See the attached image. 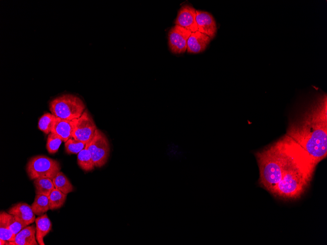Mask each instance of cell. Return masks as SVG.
<instances>
[{
	"label": "cell",
	"instance_id": "1",
	"mask_svg": "<svg viewBox=\"0 0 327 245\" xmlns=\"http://www.w3.org/2000/svg\"><path fill=\"white\" fill-rule=\"evenodd\" d=\"M289 125L283 137L315 168L327 154V97L318 95Z\"/></svg>",
	"mask_w": 327,
	"mask_h": 245
},
{
	"label": "cell",
	"instance_id": "2",
	"mask_svg": "<svg viewBox=\"0 0 327 245\" xmlns=\"http://www.w3.org/2000/svg\"><path fill=\"white\" fill-rule=\"evenodd\" d=\"M282 148L287 156L286 162L282 178L272 194L284 199H296L305 191L313 172Z\"/></svg>",
	"mask_w": 327,
	"mask_h": 245
},
{
	"label": "cell",
	"instance_id": "3",
	"mask_svg": "<svg viewBox=\"0 0 327 245\" xmlns=\"http://www.w3.org/2000/svg\"><path fill=\"white\" fill-rule=\"evenodd\" d=\"M255 155L259 170V183L272 194L282 178L286 154L278 141Z\"/></svg>",
	"mask_w": 327,
	"mask_h": 245
},
{
	"label": "cell",
	"instance_id": "4",
	"mask_svg": "<svg viewBox=\"0 0 327 245\" xmlns=\"http://www.w3.org/2000/svg\"><path fill=\"white\" fill-rule=\"evenodd\" d=\"M49 110L56 117L67 120L78 118L86 110L85 105L79 97L66 94L53 99Z\"/></svg>",
	"mask_w": 327,
	"mask_h": 245
},
{
	"label": "cell",
	"instance_id": "5",
	"mask_svg": "<svg viewBox=\"0 0 327 245\" xmlns=\"http://www.w3.org/2000/svg\"><path fill=\"white\" fill-rule=\"evenodd\" d=\"M61 169L59 162L44 155L30 157L26 165L27 174L31 180L49 178L52 180Z\"/></svg>",
	"mask_w": 327,
	"mask_h": 245
},
{
	"label": "cell",
	"instance_id": "6",
	"mask_svg": "<svg viewBox=\"0 0 327 245\" xmlns=\"http://www.w3.org/2000/svg\"><path fill=\"white\" fill-rule=\"evenodd\" d=\"M95 167H101L107 162L110 147L106 135L97 129L93 137L86 144Z\"/></svg>",
	"mask_w": 327,
	"mask_h": 245
},
{
	"label": "cell",
	"instance_id": "7",
	"mask_svg": "<svg viewBox=\"0 0 327 245\" xmlns=\"http://www.w3.org/2000/svg\"><path fill=\"white\" fill-rule=\"evenodd\" d=\"M97 127L91 114L86 109L75 120L72 137L87 143L93 136Z\"/></svg>",
	"mask_w": 327,
	"mask_h": 245
},
{
	"label": "cell",
	"instance_id": "8",
	"mask_svg": "<svg viewBox=\"0 0 327 245\" xmlns=\"http://www.w3.org/2000/svg\"><path fill=\"white\" fill-rule=\"evenodd\" d=\"M191 32L185 28L175 25L169 30L168 34V46L174 54H181L187 49V41Z\"/></svg>",
	"mask_w": 327,
	"mask_h": 245
},
{
	"label": "cell",
	"instance_id": "9",
	"mask_svg": "<svg viewBox=\"0 0 327 245\" xmlns=\"http://www.w3.org/2000/svg\"><path fill=\"white\" fill-rule=\"evenodd\" d=\"M196 16V10L192 6L183 5L178 11L175 24L191 32H196L198 30Z\"/></svg>",
	"mask_w": 327,
	"mask_h": 245
},
{
	"label": "cell",
	"instance_id": "10",
	"mask_svg": "<svg viewBox=\"0 0 327 245\" xmlns=\"http://www.w3.org/2000/svg\"><path fill=\"white\" fill-rule=\"evenodd\" d=\"M196 21L198 30L208 36L210 39H213L216 33V22L212 15L209 12L196 10Z\"/></svg>",
	"mask_w": 327,
	"mask_h": 245
},
{
	"label": "cell",
	"instance_id": "11",
	"mask_svg": "<svg viewBox=\"0 0 327 245\" xmlns=\"http://www.w3.org/2000/svg\"><path fill=\"white\" fill-rule=\"evenodd\" d=\"M76 119L67 120L55 117L51 133L59 136L65 142L69 139L73 138L72 133Z\"/></svg>",
	"mask_w": 327,
	"mask_h": 245
},
{
	"label": "cell",
	"instance_id": "12",
	"mask_svg": "<svg viewBox=\"0 0 327 245\" xmlns=\"http://www.w3.org/2000/svg\"><path fill=\"white\" fill-rule=\"evenodd\" d=\"M211 39L207 35L197 31L192 32L187 41V51L196 54L205 50Z\"/></svg>",
	"mask_w": 327,
	"mask_h": 245
},
{
	"label": "cell",
	"instance_id": "13",
	"mask_svg": "<svg viewBox=\"0 0 327 245\" xmlns=\"http://www.w3.org/2000/svg\"><path fill=\"white\" fill-rule=\"evenodd\" d=\"M7 212L19 218L27 225L35 221V214L31 205L25 202H21L14 204Z\"/></svg>",
	"mask_w": 327,
	"mask_h": 245
},
{
	"label": "cell",
	"instance_id": "14",
	"mask_svg": "<svg viewBox=\"0 0 327 245\" xmlns=\"http://www.w3.org/2000/svg\"><path fill=\"white\" fill-rule=\"evenodd\" d=\"M6 245H38L36 238V225L26 226L16 235L12 242H7Z\"/></svg>",
	"mask_w": 327,
	"mask_h": 245
},
{
	"label": "cell",
	"instance_id": "15",
	"mask_svg": "<svg viewBox=\"0 0 327 245\" xmlns=\"http://www.w3.org/2000/svg\"><path fill=\"white\" fill-rule=\"evenodd\" d=\"M36 238L40 245H45L44 237L50 231L52 223L46 213L39 216L35 219Z\"/></svg>",
	"mask_w": 327,
	"mask_h": 245
},
{
	"label": "cell",
	"instance_id": "16",
	"mask_svg": "<svg viewBox=\"0 0 327 245\" xmlns=\"http://www.w3.org/2000/svg\"><path fill=\"white\" fill-rule=\"evenodd\" d=\"M55 188L65 194L73 191L74 188L67 176L62 172H59L52 179Z\"/></svg>",
	"mask_w": 327,
	"mask_h": 245
},
{
	"label": "cell",
	"instance_id": "17",
	"mask_svg": "<svg viewBox=\"0 0 327 245\" xmlns=\"http://www.w3.org/2000/svg\"><path fill=\"white\" fill-rule=\"evenodd\" d=\"M33 184L35 188V193L48 197L51 191L55 188L52 180L49 178H39L34 180Z\"/></svg>",
	"mask_w": 327,
	"mask_h": 245
},
{
	"label": "cell",
	"instance_id": "18",
	"mask_svg": "<svg viewBox=\"0 0 327 245\" xmlns=\"http://www.w3.org/2000/svg\"><path fill=\"white\" fill-rule=\"evenodd\" d=\"M77 160L78 166L84 171H91L93 170L95 167L90 152L86 146L85 148L77 154Z\"/></svg>",
	"mask_w": 327,
	"mask_h": 245
},
{
	"label": "cell",
	"instance_id": "19",
	"mask_svg": "<svg viewBox=\"0 0 327 245\" xmlns=\"http://www.w3.org/2000/svg\"><path fill=\"white\" fill-rule=\"evenodd\" d=\"M31 206L36 215L39 216L45 214L49 209L48 197L36 194Z\"/></svg>",
	"mask_w": 327,
	"mask_h": 245
},
{
	"label": "cell",
	"instance_id": "20",
	"mask_svg": "<svg viewBox=\"0 0 327 245\" xmlns=\"http://www.w3.org/2000/svg\"><path fill=\"white\" fill-rule=\"evenodd\" d=\"M7 213L1 211L0 213V239L7 242H12L15 240L16 235L9 228Z\"/></svg>",
	"mask_w": 327,
	"mask_h": 245
},
{
	"label": "cell",
	"instance_id": "21",
	"mask_svg": "<svg viewBox=\"0 0 327 245\" xmlns=\"http://www.w3.org/2000/svg\"><path fill=\"white\" fill-rule=\"evenodd\" d=\"M67 194L54 188L48 197L49 209L54 210L60 208L65 203Z\"/></svg>",
	"mask_w": 327,
	"mask_h": 245
},
{
	"label": "cell",
	"instance_id": "22",
	"mask_svg": "<svg viewBox=\"0 0 327 245\" xmlns=\"http://www.w3.org/2000/svg\"><path fill=\"white\" fill-rule=\"evenodd\" d=\"M55 116L51 113H45L39 118L38 127L46 134L51 133Z\"/></svg>",
	"mask_w": 327,
	"mask_h": 245
},
{
	"label": "cell",
	"instance_id": "23",
	"mask_svg": "<svg viewBox=\"0 0 327 245\" xmlns=\"http://www.w3.org/2000/svg\"><path fill=\"white\" fill-rule=\"evenodd\" d=\"M86 143L73 138L65 142V151L68 154H78L86 146Z\"/></svg>",
	"mask_w": 327,
	"mask_h": 245
},
{
	"label": "cell",
	"instance_id": "24",
	"mask_svg": "<svg viewBox=\"0 0 327 245\" xmlns=\"http://www.w3.org/2000/svg\"><path fill=\"white\" fill-rule=\"evenodd\" d=\"M63 140L58 135L50 133L48 134L46 144V148L50 154L56 153L59 150V148Z\"/></svg>",
	"mask_w": 327,
	"mask_h": 245
},
{
	"label": "cell",
	"instance_id": "25",
	"mask_svg": "<svg viewBox=\"0 0 327 245\" xmlns=\"http://www.w3.org/2000/svg\"><path fill=\"white\" fill-rule=\"evenodd\" d=\"M7 218L11 231L15 235L24 227L27 226L21 220L15 216L7 213Z\"/></svg>",
	"mask_w": 327,
	"mask_h": 245
},
{
	"label": "cell",
	"instance_id": "26",
	"mask_svg": "<svg viewBox=\"0 0 327 245\" xmlns=\"http://www.w3.org/2000/svg\"><path fill=\"white\" fill-rule=\"evenodd\" d=\"M7 241L0 239V245H6Z\"/></svg>",
	"mask_w": 327,
	"mask_h": 245
}]
</instances>
